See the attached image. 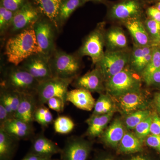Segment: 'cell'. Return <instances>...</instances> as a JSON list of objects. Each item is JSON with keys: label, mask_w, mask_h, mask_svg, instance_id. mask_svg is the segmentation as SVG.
<instances>
[{"label": "cell", "mask_w": 160, "mask_h": 160, "mask_svg": "<svg viewBox=\"0 0 160 160\" xmlns=\"http://www.w3.org/2000/svg\"><path fill=\"white\" fill-rule=\"evenodd\" d=\"M42 53L33 28L25 29L11 37L5 45L4 54L12 65L19 66L33 55Z\"/></svg>", "instance_id": "cell-1"}, {"label": "cell", "mask_w": 160, "mask_h": 160, "mask_svg": "<svg viewBox=\"0 0 160 160\" xmlns=\"http://www.w3.org/2000/svg\"><path fill=\"white\" fill-rule=\"evenodd\" d=\"M39 82L26 69L14 65L3 70L1 87L23 94H36Z\"/></svg>", "instance_id": "cell-2"}, {"label": "cell", "mask_w": 160, "mask_h": 160, "mask_svg": "<svg viewBox=\"0 0 160 160\" xmlns=\"http://www.w3.org/2000/svg\"><path fill=\"white\" fill-rule=\"evenodd\" d=\"M50 65L53 77L75 79L81 68L80 57L56 49L50 58Z\"/></svg>", "instance_id": "cell-3"}, {"label": "cell", "mask_w": 160, "mask_h": 160, "mask_svg": "<svg viewBox=\"0 0 160 160\" xmlns=\"http://www.w3.org/2000/svg\"><path fill=\"white\" fill-rule=\"evenodd\" d=\"M137 72L129 66L105 82V89L113 97L120 96L128 92L141 90V80Z\"/></svg>", "instance_id": "cell-4"}, {"label": "cell", "mask_w": 160, "mask_h": 160, "mask_svg": "<svg viewBox=\"0 0 160 160\" xmlns=\"http://www.w3.org/2000/svg\"><path fill=\"white\" fill-rule=\"evenodd\" d=\"M73 80L52 77L39 83L36 94L38 106L45 105L49 99L53 97L60 98L66 102L68 88Z\"/></svg>", "instance_id": "cell-5"}, {"label": "cell", "mask_w": 160, "mask_h": 160, "mask_svg": "<svg viewBox=\"0 0 160 160\" xmlns=\"http://www.w3.org/2000/svg\"><path fill=\"white\" fill-rule=\"evenodd\" d=\"M130 55V52L127 49L105 52L103 57L96 64L105 82L128 66Z\"/></svg>", "instance_id": "cell-6"}, {"label": "cell", "mask_w": 160, "mask_h": 160, "mask_svg": "<svg viewBox=\"0 0 160 160\" xmlns=\"http://www.w3.org/2000/svg\"><path fill=\"white\" fill-rule=\"evenodd\" d=\"M102 23L90 32L84 40L82 45L79 49L77 54L81 57L88 56L90 58L93 64H97L103 57L105 45V32Z\"/></svg>", "instance_id": "cell-7"}, {"label": "cell", "mask_w": 160, "mask_h": 160, "mask_svg": "<svg viewBox=\"0 0 160 160\" xmlns=\"http://www.w3.org/2000/svg\"><path fill=\"white\" fill-rule=\"evenodd\" d=\"M36 38L42 53L50 58L55 51V26L47 18H40L33 26Z\"/></svg>", "instance_id": "cell-8"}, {"label": "cell", "mask_w": 160, "mask_h": 160, "mask_svg": "<svg viewBox=\"0 0 160 160\" xmlns=\"http://www.w3.org/2000/svg\"><path fill=\"white\" fill-rule=\"evenodd\" d=\"M143 0H120L112 4L108 11L111 19L123 22L132 18H141L144 12Z\"/></svg>", "instance_id": "cell-9"}, {"label": "cell", "mask_w": 160, "mask_h": 160, "mask_svg": "<svg viewBox=\"0 0 160 160\" xmlns=\"http://www.w3.org/2000/svg\"><path fill=\"white\" fill-rule=\"evenodd\" d=\"M50 58L42 53L33 55L19 65L39 82L53 77L50 65Z\"/></svg>", "instance_id": "cell-10"}, {"label": "cell", "mask_w": 160, "mask_h": 160, "mask_svg": "<svg viewBox=\"0 0 160 160\" xmlns=\"http://www.w3.org/2000/svg\"><path fill=\"white\" fill-rule=\"evenodd\" d=\"M41 13L36 7L27 2L14 12L11 26L12 32H19L33 28L35 23L41 18Z\"/></svg>", "instance_id": "cell-11"}, {"label": "cell", "mask_w": 160, "mask_h": 160, "mask_svg": "<svg viewBox=\"0 0 160 160\" xmlns=\"http://www.w3.org/2000/svg\"><path fill=\"white\" fill-rule=\"evenodd\" d=\"M91 150L89 142L82 138H69L61 153V160H87Z\"/></svg>", "instance_id": "cell-12"}, {"label": "cell", "mask_w": 160, "mask_h": 160, "mask_svg": "<svg viewBox=\"0 0 160 160\" xmlns=\"http://www.w3.org/2000/svg\"><path fill=\"white\" fill-rule=\"evenodd\" d=\"M112 98L116 100L117 106L121 112L127 115L138 110L146 109L148 106L146 95L141 90Z\"/></svg>", "instance_id": "cell-13"}, {"label": "cell", "mask_w": 160, "mask_h": 160, "mask_svg": "<svg viewBox=\"0 0 160 160\" xmlns=\"http://www.w3.org/2000/svg\"><path fill=\"white\" fill-rule=\"evenodd\" d=\"M76 88L86 89L91 92H102L105 89V82L99 69L96 67L91 71L73 80Z\"/></svg>", "instance_id": "cell-14"}, {"label": "cell", "mask_w": 160, "mask_h": 160, "mask_svg": "<svg viewBox=\"0 0 160 160\" xmlns=\"http://www.w3.org/2000/svg\"><path fill=\"white\" fill-rule=\"evenodd\" d=\"M0 128L19 141L28 140L34 137L33 125L17 118L10 119Z\"/></svg>", "instance_id": "cell-15"}, {"label": "cell", "mask_w": 160, "mask_h": 160, "mask_svg": "<svg viewBox=\"0 0 160 160\" xmlns=\"http://www.w3.org/2000/svg\"><path fill=\"white\" fill-rule=\"evenodd\" d=\"M153 47L135 45L130 52L129 66L133 71L141 74L152 58Z\"/></svg>", "instance_id": "cell-16"}, {"label": "cell", "mask_w": 160, "mask_h": 160, "mask_svg": "<svg viewBox=\"0 0 160 160\" xmlns=\"http://www.w3.org/2000/svg\"><path fill=\"white\" fill-rule=\"evenodd\" d=\"M62 149L53 141L40 134L32 138L29 152L42 157L51 159L55 154L61 153Z\"/></svg>", "instance_id": "cell-17"}, {"label": "cell", "mask_w": 160, "mask_h": 160, "mask_svg": "<svg viewBox=\"0 0 160 160\" xmlns=\"http://www.w3.org/2000/svg\"><path fill=\"white\" fill-rule=\"evenodd\" d=\"M21 102L14 118L32 125L38 106L36 95L21 93Z\"/></svg>", "instance_id": "cell-18"}, {"label": "cell", "mask_w": 160, "mask_h": 160, "mask_svg": "<svg viewBox=\"0 0 160 160\" xmlns=\"http://www.w3.org/2000/svg\"><path fill=\"white\" fill-rule=\"evenodd\" d=\"M122 22L131 34L135 45L141 46H152L150 38L141 18L130 19Z\"/></svg>", "instance_id": "cell-19"}, {"label": "cell", "mask_w": 160, "mask_h": 160, "mask_svg": "<svg viewBox=\"0 0 160 160\" xmlns=\"http://www.w3.org/2000/svg\"><path fill=\"white\" fill-rule=\"evenodd\" d=\"M66 101L78 109L87 111H91L94 109L96 102L90 92L80 88L68 91Z\"/></svg>", "instance_id": "cell-20"}, {"label": "cell", "mask_w": 160, "mask_h": 160, "mask_svg": "<svg viewBox=\"0 0 160 160\" xmlns=\"http://www.w3.org/2000/svg\"><path fill=\"white\" fill-rule=\"evenodd\" d=\"M63 0H34L36 7L41 14L53 23L57 29L59 28L58 17Z\"/></svg>", "instance_id": "cell-21"}, {"label": "cell", "mask_w": 160, "mask_h": 160, "mask_svg": "<svg viewBox=\"0 0 160 160\" xmlns=\"http://www.w3.org/2000/svg\"><path fill=\"white\" fill-rule=\"evenodd\" d=\"M105 45L107 50H123L128 46L126 34L121 28L114 27L105 32Z\"/></svg>", "instance_id": "cell-22"}, {"label": "cell", "mask_w": 160, "mask_h": 160, "mask_svg": "<svg viewBox=\"0 0 160 160\" xmlns=\"http://www.w3.org/2000/svg\"><path fill=\"white\" fill-rule=\"evenodd\" d=\"M114 111L106 114H92L86 120L88 127L86 132L87 135L89 137H97L102 134L106 126L111 120Z\"/></svg>", "instance_id": "cell-23"}, {"label": "cell", "mask_w": 160, "mask_h": 160, "mask_svg": "<svg viewBox=\"0 0 160 160\" xmlns=\"http://www.w3.org/2000/svg\"><path fill=\"white\" fill-rule=\"evenodd\" d=\"M125 133L122 122L121 120L117 119L103 132L102 139L107 145L112 147H117Z\"/></svg>", "instance_id": "cell-24"}, {"label": "cell", "mask_w": 160, "mask_h": 160, "mask_svg": "<svg viewBox=\"0 0 160 160\" xmlns=\"http://www.w3.org/2000/svg\"><path fill=\"white\" fill-rule=\"evenodd\" d=\"M19 141L0 128V160H12Z\"/></svg>", "instance_id": "cell-25"}, {"label": "cell", "mask_w": 160, "mask_h": 160, "mask_svg": "<svg viewBox=\"0 0 160 160\" xmlns=\"http://www.w3.org/2000/svg\"><path fill=\"white\" fill-rule=\"evenodd\" d=\"M21 99V93L1 87L0 103L5 107L10 118H15Z\"/></svg>", "instance_id": "cell-26"}, {"label": "cell", "mask_w": 160, "mask_h": 160, "mask_svg": "<svg viewBox=\"0 0 160 160\" xmlns=\"http://www.w3.org/2000/svg\"><path fill=\"white\" fill-rule=\"evenodd\" d=\"M86 3L84 0H63L58 17L59 27L64 25L72 13Z\"/></svg>", "instance_id": "cell-27"}, {"label": "cell", "mask_w": 160, "mask_h": 160, "mask_svg": "<svg viewBox=\"0 0 160 160\" xmlns=\"http://www.w3.org/2000/svg\"><path fill=\"white\" fill-rule=\"evenodd\" d=\"M142 142L135 134L126 132L119 144V151L125 153L139 152L142 150Z\"/></svg>", "instance_id": "cell-28"}, {"label": "cell", "mask_w": 160, "mask_h": 160, "mask_svg": "<svg viewBox=\"0 0 160 160\" xmlns=\"http://www.w3.org/2000/svg\"><path fill=\"white\" fill-rule=\"evenodd\" d=\"M115 103L109 94H101L96 101L93 114H106L114 111Z\"/></svg>", "instance_id": "cell-29"}, {"label": "cell", "mask_w": 160, "mask_h": 160, "mask_svg": "<svg viewBox=\"0 0 160 160\" xmlns=\"http://www.w3.org/2000/svg\"><path fill=\"white\" fill-rule=\"evenodd\" d=\"M159 69H160V48L158 46H154L152 58L146 68L141 72V76L146 83L152 75Z\"/></svg>", "instance_id": "cell-30"}, {"label": "cell", "mask_w": 160, "mask_h": 160, "mask_svg": "<svg viewBox=\"0 0 160 160\" xmlns=\"http://www.w3.org/2000/svg\"><path fill=\"white\" fill-rule=\"evenodd\" d=\"M75 124L70 118L65 116L58 117L54 121L53 128L57 133L66 134L70 133L74 129Z\"/></svg>", "instance_id": "cell-31"}, {"label": "cell", "mask_w": 160, "mask_h": 160, "mask_svg": "<svg viewBox=\"0 0 160 160\" xmlns=\"http://www.w3.org/2000/svg\"><path fill=\"white\" fill-rule=\"evenodd\" d=\"M144 25L151 40L152 46H159L160 38V23L148 18L145 21Z\"/></svg>", "instance_id": "cell-32"}, {"label": "cell", "mask_w": 160, "mask_h": 160, "mask_svg": "<svg viewBox=\"0 0 160 160\" xmlns=\"http://www.w3.org/2000/svg\"><path fill=\"white\" fill-rule=\"evenodd\" d=\"M150 115V112L146 109L138 110L128 115L125 120L126 128L129 129H134L140 123Z\"/></svg>", "instance_id": "cell-33"}, {"label": "cell", "mask_w": 160, "mask_h": 160, "mask_svg": "<svg viewBox=\"0 0 160 160\" xmlns=\"http://www.w3.org/2000/svg\"><path fill=\"white\" fill-rule=\"evenodd\" d=\"M34 122L40 124L42 127H46L53 121V116L49 109L45 106L41 105L38 106L35 112Z\"/></svg>", "instance_id": "cell-34"}, {"label": "cell", "mask_w": 160, "mask_h": 160, "mask_svg": "<svg viewBox=\"0 0 160 160\" xmlns=\"http://www.w3.org/2000/svg\"><path fill=\"white\" fill-rule=\"evenodd\" d=\"M14 12L2 6H0V32L1 35L11 28Z\"/></svg>", "instance_id": "cell-35"}, {"label": "cell", "mask_w": 160, "mask_h": 160, "mask_svg": "<svg viewBox=\"0 0 160 160\" xmlns=\"http://www.w3.org/2000/svg\"><path fill=\"white\" fill-rule=\"evenodd\" d=\"M152 119V116L150 115L140 123L134 129L135 134L142 142L150 134Z\"/></svg>", "instance_id": "cell-36"}, {"label": "cell", "mask_w": 160, "mask_h": 160, "mask_svg": "<svg viewBox=\"0 0 160 160\" xmlns=\"http://www.w3.org/2000/svg\"><path fill=\"white\" fill-rule=\"evenodd\" d=\"M27 2L26 0H1V5L8 10L15 12Z\"/></svg>", "instance_id": "cell-37"}, {"label": "cell", "mask_w": 160, "mask_h": 160, "mask_svg": "<svg viewBox=\"0 0 160 160\" xmlns=\"http://www.w3.org/2000/svg\"><path fill=\"white\" fill-rule=\"evenodd\" d=\"M66 103V102L60 98L53 97L49 99L46 104L49 109L58 112H62L64 111Z\"/></svg>", "instance_id": "cell-38"}, {"label": "cell", "mask_w": 160, "mask_h": 160, "mask_svg": "<svg viewBox=\"0 0 160 160\" xmlns=\"http://www.w3.org/2000/svg\"><path fill=\"white\" fill-rule=\"evenodd\" d=\"M146 140L147 146L157 149L160 152V135L149 134Z\"/></svg>", "instance_id": "cell-39"}, {"label": "cell", "mask_w": 160, "mask_h": 160, "mask_svg": "<svg viewBox=\"0 0 160 160\" xmlns=\"http://www.w3.org/2000/svg\"><path fill=\"white\" fill-rule=\"evenodd\" d=\"M150 131L151 134L160 135V118L157 114L152 116Z\"/></svg>", "instance_id": "cell-40"}, {"label": "cell", "mask_w": 160, "mask_h": 160, "mask_svg": "<svg viewBox=\"0 0 160 160\" xmlns=\"http://www.w3.org/2000/svg\"><path fill=\"white\" fill-rule=\"evenodd\" d=\"M146 13L148 18L160 23V11L154 6L148 7L146 9Z\"/></svg>", "instance_id": "cell-41"}, {"label": "cell", "mask_w": 160, "mask_h": 160, "mask_svg": "<svg viewBox=\"0 0 160 160\" xmlns=\"http://www.w3.org/2000/svg\"><path fill=\"white\" fill-rule=\"evenodd\" d=\"M8 112L2 103H0V127L3 126L7 121L10 119Z\"/></svg>", "instance_id": "cell-42"}, {"label": "cell", "mask_w": 160, "mask_h": 160, "mask_svg": "<svg viewBox=\"0 0 160 160\" xmlns=\"http://www.w3.org/2000/svg\"><path fill=\"white\" fill-rule=\"evenodd\" d=\"M146 83L148 85H160V69L152 75Z\"/></svg>", "instance_id": "cell-43"}, {"label": "cell", "mask_w": 160, "mask_h": 160, "mask_svg": "<svg viewBox=\"0 0 160 160\" xmlns=\"http://www.w3.org/2000/svg\"><path fill=\"white\" fill-rule=\"evenodd\" d=\"M52 159L42 157L29 152L22 160H49Z\"/></svg>", "instance_id": "cell-44"}, {"label": "cell", "mask_w": 160, "mask_h": 160, "mask_svg": "<svg viewBox=\"0 0 160 160\" xmlns=\"http://www.w3.org/2000/svg\"><path fill=\"white\" fill-rule=\"evenodd\" d=\"M154 104L158 112L160 114V92H158L155 95Z\"/></svg>", "instance_id": "cell-45"}, {"label": "cell", "mask_w": 160, "mask_h": 160, "mask_svg": "<svg viewBox=\"0 0 160 160\" xmlns=\"http://www.w3.org/2000/svg\"><path fill=\"white\" fill-rule=\"evenodd\" d=\"M86 2H94L103 3V4L107 5L108 4V2L106 0H84Z\"/></svg>", "instance_id": "cell-46"}, {"label": "cell", "mask_w": 160, "mask_h": 160, "mask_svg": "<svg viewBox=\"0 0 160 160\" xmlns=\"http://www.w3.org/2000/svg\"><path fill=\"white\" fill-rule=\"evenodd\" d=\"M129 160H148L146 158L142 156H136L134 157L131 158V159Z\"/></svg>", "instance_id": "cell-47"}, {"label": "cell", "mask_w": 160, "mask_h": 160, "mask_svg": "<svg viewBox=\"0 0 160 160\" xmlns=\"http://www.w3.org/2000/svg\"><path fill=\"white\" fill-rule=\"evenodd\" d=\"M154 6L160 11V1L158 2L156 4V5H155Z\"/></svg>", "instance_id": "cell-48"}, {"label": "cell", "mask_w": 160, "mask_h": 160, "mask_svg": "<svg viewBox=\"0 0 160 160\" xmlns=\"http://www.w3.org/2000/svg\"><path fill=\"white\" fill-rule=\"evenodd\" d=\"M97 160H113L112 159L110 158H101L98 159Z\"/></svg>", "instance_id": "cell-49"}, {"label": "cell", "mask_w": 160, "mask_h": 160, "mask_svg": "<svg viewBox=\"0 0 160 160\" xmlns=\"http://www.w3.org/2000/svg\"><path fill=\"white\" fill-rule=\"evenodd\" d=\"M149 1H150V2H155L157 3L160 0H149Z\"/></svg>", "instance_id": "cell-50"}, {"label": "cell", "mask_w": 160, "mask_h": 160, "mask_svg": "<svg viewBox=\"0 0 160 160\" xmlns=\"http://www.w3.org/2000/svg\"><path fill=\"white\" fill-rule=\"evenodd\" d=\"M159 47L160 48V42H159Z\"/></svg>", "instance_id": "cell-51"}, {"label": "cell", "mask_w": 160, "mask_h": 160, "mask_svg": "<svg viewBox=\"0 0 160 160\" xmlns=\"http://www.w3.org/2000/svg\"><path fill=\"white\" fill-rule=\"evenodd\" d=\"M52 160L51 159V160Z\"/></svg>", "instance_id": "cell-52"}]
</instances>
